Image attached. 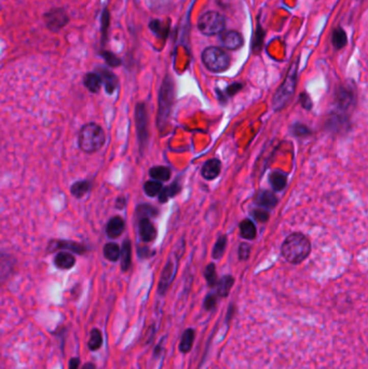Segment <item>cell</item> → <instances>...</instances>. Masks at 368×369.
<instances>
[{
	"label": "cell",
	"mask_w": 368,
	"mask_h": 369,
	"mask_svg": "<svg viewBox=\"0 0 368 369\" xmlns=\"http://www.w3.org/2000/svg\"><path fill=\"white\" fill-rule=\"evenodd\" d=\"M282 255L288 263L297 265L308 258L311 251L309 239L302 233L295 232L290 235L282 244Z\"/></svg>",
	"instance_id": "6da1fadb"
},
{
	"label": "cell",
	"mask_w": 368,
	"mask_h": 369,
	"mask_svg": "<svg viewBox=\"0 0 368 369\" xmlns=\"http://www.w3.org/2000/svg\"><path fill=\"white\" fill-rule=\"evenodd\" d=\"M298 63L299 60L294 61L293 64L290 66L288 73L285 77L283 83L278 89L272 98V106L275 111H279L287 105L291 101L294 93H295L296 86H297V79H298Z\"/></svg>",
	"instance_id": "7a4b0ae2"
},
{
	"label": "cell",
	"mask_w": 368,
	"mask_h": 369,
	"mask_svg": "<svg viewBox=\"0 0 368 369\" xmlns=\"http://www.w3.org/2000/svg\"><path fill=\"white\" fill-rule=\"evenodd\" d=\"M105 132L97 123L85 124L79 133V146L87 154H94L104 146Z\"/></svg>",
	"instance_id": "3957f363"
},
{
	"label": "cell",
	"mask_w": 368,
	"mask_h": 369,
	"mask_svg": "<svg viewBox=\"0 0 368 369\" xmlns=\"http://www.w3.org/2000/svg\"><path fill=\"white\" fill-rule=\"evenodd\" d=\"M174 102V82L171 76L164 78L159 96V111H158V127L162 130L167 125L172 106Z\"/></svg>",
	"instance_id": "277c9868"
},
{
	"label": "cell",
	"mask_w": 368,
	"mask_h": 369,
	"mask_svg": "<svg viewBox=\"0 0 368 369\" xmlns=\"http://www.w3.org/2000/svg\"><path fill=\"white\" fill-rule=\"evenodd\" d=\"M202 62L205 67L213 73H222L230 65L228 53L218 47L206 48L202 53Z\"/></svg>",
	"instance_id": "5b68a950"
},
{
	"label": "cell",
	"mask_w": 368,
	"mask_h": 369,
	"mask_svg": "<svg viewBox=\"0 0 368 369\" xmlns=\"http://www.w3.org/2000/svg\"><path fill=\"white\" fill-rule=\"evenodd\" d=\"M226 27L225 17L216 11H207L198 20L199 31L207 36H214L223 33Z\"/></svg>",
	"instance_id": "8992f818"
},
{
	"label": "cell",
	"mask_w": 368,
	"mask_h": 369,
	"mask_svg": "<svg viewBox=\"0 0 368 369\" xmlns=\"http://www.w3.org/2000/svg\"><path fill=\"white\" fill-rule=\"evenodd\" d=\"M135 123H136V132L137 138L141 151H143L146 147L147 140H148V115L144 103H139L135 107Z\"/></svg>",
	"instance_id": "52a82bcc"
},
{
	"label": "cell",
	"mask_w": 368,
	"mask_h": 369,
	"mask_svg": "<svg viewBox=\"0 0 368 369\" xmlns=\"http://www.w3.org/2000/svg\"><path fill=\"white\" fill-rule=\"evenodd\" d=\"M43 20L50 31L58 32L68 23L69 17L64 9L57 8L45 13L43 15Z\"/></svg>",
	"instance_id": "ba28073f"
},
{
	"label": "cell",
	"mask_w": 368,
	"mask_h": 369,
	"mask_svg": "<svg viewBox=\"0 0 368 369\" xmlns=\"http://www.w3.org/2000/svg\"><path fill=\"white\" fill-rule=\"evenodd\" d=\"M176 270H177V260L176 262H173V260L170 259L168 264L165 265V267L163 268L162 273H161L159 287H158V291H159L160 295H164L168 292L170 285L172 284V282L174 280V277H175Z\"/></svg>",
	"instance_id": "9c48e42d"
},
{
	"label": "cell",
	"mask_w": 368,
	"mask_h": 369,
	"mask_svg": "<svg viewBox=\"0 0 368 369\" xmlns=\"http://www.w3.org/2000/svg\"><path fill=\"white\" fill-rule=\"evenodd\" d=\"M16 260L10 255L0 251V284L6 283L15 271Z\"/></svg>",
	"instance_id": "30bf717a"
},
{
	"label": "cell",
	"mask_w": 368,
	"mask_h": 369,
	"mask_svg": "<svg viewBox=\"0 0 368 369\" xmlns=\"http://www.w3.org/2000/svg\"><path fill=\"white\" fill-rule=\"evenodd\" d=\"M220 43L222 46L228 50H238L243 46V37L240 33L234 32V31H229L226 33H223L220 36Z\"/></svg>",
	"instance_id": "8fae6325"
},
{
	"label": "cell",
	"mask_w": 368,
	"mask_h": 369,
	"mask_svg": "<svg viewBox=\"0 0 368 369\" xmlns=\"http://www.w3.org/2000/svg\"><path fill=\"white\" fill-rule=\"evenodd\" d=\"M353 101H354V94L350 88L341 87L339 89V91L336 96L337 107L339 108V110H341V111L348 110L349 108L351 107Z\"/></svg>",
	"instance_id": "7c38bea8"
},
{
	"label": "cell",
	"mask_w": 368,
	"mask_h": 369,
	"mask_svg": "<svg viewBox=\"0 0 368 369\" xmlns=\"http://www.w3.org/2000/svg\"><path fill=\"white\" fill-rule=\"evenodd\" d=\"M140 237L143 242L149 243L152 242L157 237V230H155L153 223L148 218H142L139 222Z\"/></svg>",
	"instance_id": "4fadbf2b"
},
{
	"label": "cell",
	"mask_w": 368,
	"mask_h": 369,
	"mask_svg": "<svg viewBox=\"0 0 368 369\" xmlns=\"http://www.w3.org/2000/svg\"><path fill=\"white\" fill-rule=\"evenodd\" d=\"M220 169H222L220 161L218 159H211L203 164L201 174L207 181H212V179H215L219 175Z\"/></svg>",
	"instance_id": "5bb4252c"
},
{
	"label": "cell",
	"mask_w": 368,
	"mask_h": 369,
	"mask_svg": "<svg viewBox=\"0 0 368 369\" xmlns=\"http://www.w3.org/2000/svg\"><path fill=\"white\" fill-rule=\"evenodd\" d=\"M124 228H125L124 220L120 217V216H115V217H113L108 221L106 233L109 238L116 239L122 235Z\"/></svg>",
	"instance_id": "9a60e30c"
},
{
	"label": "cell",
	"mask_w": 368,
	"mask_h": 369,
	"mask_svg": "<svg viewBox=\"0 0 368 369\" xmlns=\"http://www.w3.org/2000/svg\"><path fill=\"white\" fill-rule=\"evenodd\" d=\"M255 203L257 205L261 206V208H264L265 210L273 209L274 206L278 204V197L275 196L274 193H272L268 190H265V191H260L259 193H257Z\"/></svg>",
	"instance_id": "2e32d148"
},
{
	"label": "cell",
	"mask_w": 368,
	"mask_h": 369,
	"mask_svg": "<svg viewBox=\"0 0 368 369\" xmlns=\"http://www.w3.org/2000/svg\"><path fill=\"white\" fill-rule=\"evenodd\" d=\"M53 245H54L52 246L53 249L57 248L68 249L70 250V253H75L79 255H84L87 251V247L84 244H80V243L72 241H55L53 243Z\"/></svg>",
	"instance_id": "e0dca14e"
},
{
	"label": "cell",
	"mask_w": 368,
	"mask_h": 369,
	"mask_svg": "<svg viewBox=\"0 0 368 369\" xmlns=\"http://www.w3.org/2000/svg\"><path fill=\"white\" fill-rule=\"evenodd\" d=\"M54 264L59 269L68 270L76 264V258L68 251H59L54 258Z\"/></svg>",
	"instance_id": "ac0fdd59"
},
{
	"label": "cell",
	"mask_w": 368,
	"mask_h": 369,
	"mask_svg": "<svg viewBox=\"0 0 368 369\" xmlns=\"http://www.w3.org/2000/svg\"><path fill=\"white\" fill-rule=\"evenodd\" d=\"M100 79L105 84V90L108 94H113L118 87V78L108 69H100Z\"/></svg>",
	"instance_id": "d6986e66"
},
{
	"label": "cell",
	"mask_w": 368,
	"mask_h": 369,
	"mask_svg": "<svg viewBox=\"0 0 368 369\" xmlns=\"http://www.w3.org/2000/svg\"><path fill=\"white\" fill-rule=\"evenodd\" d=\"M269 183L274 191H282L286 187L287 175L282 171H273L269 176Z\"/></svg>",
	"instance_id": "ffe728a7"
},
{
	"label": "cell",
	"mask_w": 368,
	"mask_h": 369,
	"mask_svg": "<svg viewBox=\"0 0 368 369\" xmlns=\"http://www.w3.org/2000/svg\"><path fill=\"white\" fill-rule=\"evenodd\" d=\"M120 258H121V269L122 271L126 272L131 267L132 262V244L130 240H125L122 244V248L120 249Z\"/></svg>",
	"instance_id": "44dd1931"
},
{
	"label": "cell",
	"mask_w": 368,
	"mask_h": 369,
	"mask_svg": "<svg viewBox=\"0 0 368 369\" xmlns=\"http://www.w3.org/2000/svg\"><path fill=\"white\" fill-rule=\"evenodd\" d=\"M181 189V185L179 183V181H175L174 183H172V185H170L167 188H162V190L159 193V201L161 203H165L170 197L175 196Z\"/></svg>",
	"instance_id": "7402d4cb"
},
{
	"label": "cell",
	"mask_w": 368,
	"mask_h": 369,
	"mask_svg": "<svg viewBox=\"0 0 368 369\" xmlns=\"http://www.w3.org/2000/svg\"><path fill=\"white\" fill-rule=\"evenodd\" d=\"M84 82H85L86 88L92 93H97L100 90V87H102V84H103L100 76L96 73L87 74L85 77Z\"/></svg>",
	"instance_id": "603a6c76"
},
{
	"label": "cell",
	"mask_w": 368,
	"mask_h": 369,
	"mask_svg": "<svg viewBox=\"0 0 368 369\" xmlns=\"http://www.w3.org/2000/svg\"><path fill=\"white\" fill-rule=\"evenodd\" d=\"M234 284V278L231 275H225L217 281V294L220 297H227Z\"/></svg>",
	"instance_id": "cb8c5ba5"
},
{
	"label": "cell",
	"mask_w": 368,
	"mask_h": 369,
	"mask_svg": "<svg viewBox=\"0 0 368 369\" xmlns=\"http://www.w3.org/2000/svg\"><path fill=\"white\" fill-rule=\"evenodd\" d=\"M332 43H333V47L336 50H340L347 46L348 36H347L345 30H343L341 27H337V29H335L333 31Z\"/></svg>",
	"instance_id": "d4e9b609"
},
{
	"label": "cell",
	"mask_w": 368,
	"mask_h": 369,
	"mask_svg": "<svg viewBox=\"0 0 368 369\" xmlns=\"http://www.w3.org/2000/svg\"><path fill=\"white\" fill-rule=\"evenodd\" d=\"M240 235L246 240H254L256 238L257 231L255 223L251 219H244L240 223Z\"/></svg>",
	"instance_id": "484cf974"
},
{
	"label": "cell",
	"mask_w": 368,
	"mask_h": 369,
	"mask_svg": "<svg viewBox=\"0 0 368 369\" xmlns=\"http://www.w3.org/2000/svg\"><path fill=\"white\" fill-rule=\"evenodd\" d=\"M193 341H195V330L189 328L185 330L182 334L179 344V351L182 353H188L193 346Z\"/></svg>",
	"instance_id": "4316f807"
},
{
	"label": "cell",
	"mask_w": 368,
	"mask_h": 369,
	"mask_svg": "<svg viewBox=\"0 0 368 369\" xmlns=\"http://www.w3.org/2000/svg\"><path fill=\"white\" fill-rule=\"evenodd\" d=\"M264 39H265V31L262 30V27L259 23V17H258V20H257V29L252 43V49L254 53L258 54L261 51L264 47Z\"/></svg>",
	"instance_id": "83f0119b"
},
{
	"label": "cell",
	"mask_w": 368,
	"mask_h": 369,
	"mask_svg": "<svg viewBox=\"0 0 368 369\" xmlns=\"http://www.w3.org/2000/svg\"><path fill=\"white\" fill-rule=\"evenodd\" d=\"M103 334L97 328H93L90 332V339L88 343V348L90 351H97L103 346Z\"/></svg>",
	"instance_id": "f1b7e54d"
},
{
	"label": "cell",
	"mask_w": 368,
	"mask_h": 369,
	"mask_svg": "<svg viewBox=\"0 0 368 369\" xmlns=\"http://www.w3.org/2000/svg\"><path fill=\"white\" fill-rule=\"evenodd\" d=\"M149 175L157 182H167L171 177V169L167 166H153L149 171Z\"/></svg>",
	"instance_id": "f546056e"
},
{
	"label": "cell",
	"mask_w": 368,
	"mask_h": 369,
	"mask_svg": "<svg viewBox=\"0 0 368 369\" xmlns=\"http://www.w3.org/2000/svg\"><path fill=\"white\" fill-rule=\"evenodd\" d=\"M150 30L158 36V37L165 39L169 36L170 33V26L168 24H163L159 20H153L149 24Z\"/></svg>",
	"instance_id": "4dcf8cb0"
},
{
	"label": "cell",
	"mask_w": 368,
	"mask_h": 369,
	"mask_svg": "<svg viewBox=\"0 0 368 369\" xmlns=\"http://www.w3.org/2000/svg\"><path fill=\"white\" fill-rule=\"evenodd\" d=\"M104 256L109 262H117L120 258V247L116 243H107L103 249Z\"/></svg>",
	"instance_id": "1f68e13d"
},
{
	"label": "cell",
	"mask_w": 368,
	"mask_h": 369,
	"mask_svg": "<svg viewBox=\"0 0 368 369\" xmlns=\"http://www.w3.org/2000/svg\"><path fill=\"white\" fill-rule=\"evenodd\" d=\"M90 189V183L87 181H80L73 184L70 188V192L73 196L76 197H82L84 196Z\"/></svg>",
	"instance_id": "d6a6232c"
},
{
	"label": "cell",
	"mask_w": 368,
	"mask_h": 369,
	"mask_svg": "<svg viewBox=\"0 0 368 369\" xmlns=\"http://www.w3.org/2000/svg\"><path fill=\"white\" fill-rule=\"evenodd\" d=\"M226 247H227V237L226 236L219 237L217 242L215 243L213 250H212V257L214 259H219L224 255Z\"/></svg>",
	"instance_id": "836d02e7"
},
{
	"label": "cell",
	"mask_w": 368,
	"mask_h": 369,
	"mask_svg": "<svg viewBox=\"0 0 368 369\" xmlns=\"http://www.w3.org/2000/svg\"><path fill=\"white\" fill-rule=\"evenodd\" d=\"M136 214L137 216H139V218L142 219V218H153L155 217V216L158 215V210L152 208V206L150 205H147V204H142L140 205L139 208H137V211H136Z\"/></svg>",
	"instance_id": "e575fe53"
},
{
	"label": "cell",
	"mask_w": 368,
	"mask_h": 369,
	"mask_svg": "<svg viewBox=\"0 0 368 369\" xmlns=\"http://www.w3.org/2000/svg\"><path fill=\"white\" fill-rule=\"evenodd\" d=\"M162 184L161 182H157V181H149L146 182L144 185V190L146 192V194L148 196H155L159 195L160 191L162 190Z\"/></svg>",
	"instance_id": "d590c367"
},
{
	"label": "cell",
	"mask_w": 368,
	"mask_h": 369,
	"mask_svg": "<svg viewBox=\"0 0 368 369\" xmlns=\"http://www.w3.org/2000/svg\"><path fill=\"white\" fill-rule=\"evenodd\" d=\"M204 276L208 286L213 287L217 284V273H216V267L214 264H209L204 270Z\"/></svg>",
	"instance_id": "8d00e7d4"
},
{
	"label": "cell",
	"mask_w": 368,
	"mask_h": 369,
	"mask_svg": "<svg viewBox=\"0 0 368 369\" xmlns=\"http://www.w3.org/2000/svg\"><path fill=\"white\" fill-rule=\"evenodd\" d=\"M251 251H252V247L248 245L247 243H241L240 246H239V249H238L239 259L242 260V262H244V260H247L248 258H250Z\"/></svg>",
	"instance_id": "74e56055"
},
{
	"label": "cell",
	"mask_w": 368,
	"mask_h": 369,
	"mask_svg": "<svg viewBox=\"0 0 368 369\" xmlns=\"http://www.w3.org/2000/svg\"><path fill=\"white\" fill-rule=\"evenodd\" d=\"M253 216L259 222H265L269 219V213L267 210H256L253 212Z\"/></svg>",
	"instance_id": "f35d334b"
},
{
	"label": "cell",
	"mask_w": 368,
	"mask_h": 369,
	"mask_svg": "<svg viewBox=\"0 0 368 369\" xmlns=\"http://www.w3.org/2000/svg\"><path fill=\"white\" fill-rule=\"evenodd\" d=\"M293 132L296 136H307L308 134H310V130L303 124H295L293 128Z\"/></svg>",
	"instance_id": "ab89813d"
},
{
	"label": "cell",
	"mask_w": 368,
	"mask_h": 369,
	"mask_svg": "<svg viewBox=\"0 0 368 369\" xmlns=\"http://www.w3.org/2000/svg\"><path fill=\"white\" fill-rule=\"evenodd\" d=\"M103 55H104L106 62L108 63V65H110V66L116 67V66H119V65L121 64L120 59H118L116 55H114L113 53H107V52H105L103 54Z\"/></svg>",
	"instance_id": "60d3db41"
},
{
	"label": "cell",
	"mask_w": 368,
	"mask_h": 369,
	"mask_svg": "<svg viewBox=\"0 0 368 369\" xmlns=\"http://www.w3.org/2000/svg\"><path fill=\"white\" fill-rule=\"evenodd\" d=\"M216 303H217V297H216V295L211 294V295H208L206 297L205 300H204V308L206 310H208V311L209 310H213L216 307Z\"/></svg>",
	"instance_id": "b9f144b4"
},
{
	"label": "cell",
	"mask_w": 368,
	"mask_h": 369,
	"mask_svg": "<svg viewBox=\"0 0 368 369\" xmlns=\"http://www.w3.org/2000/svg\"><path fill=\"white\" fill-rule=\"evenodd\" d=\"M243 88V84L242 83H239V82H234L232 84H230L227 89H226V95L228 97H231L233 95H235L240 90Z\"/></svg>",
	"instance_id": "7bdbcfd3"
},
{
	"label": "cell",
	"mask_w": 368,
	"mask_h": 369,
	"mask_svg": "<svg viewBox=\"0 0 368 369\" xmlns=\"http://www.w3.org/2000/svg\"><path fill=\"white\" fill-rule=\"evenodd\" d=\"M299 101H300V105H301L303 108H305V109L310 110L311 108H312V101H311L310 96H309L307 93H305V92L301 93V94H300Z\"/></svg>",
	"instance_id": "ee69618b"
},
{
	"label": "cell",
	"mask_w": 368,
	"mask_h": 369,
	"mask_svg": "<svg viewBox=\"0 0 368 369\" xmlns=\"http://www.w3.org/2000/svg\"><path fill=\"white\" fill-rule=\"evenodd\" d=\"M79 365H80V358L79 357H72V358H70V361H69L68 369H79Z\"/></svg>",
	"instance_id": "f6af8a7d"
},
{
	"label": "cell",
	"mask_w": 368,
	"mask_h": 369,
	"mask_svg": "<svg viewBox=\"0 0 368 369\" xmlns=\"http://www.w3.org/2000/svg\"><path fill=\"white\" fill-rule=\"evenodd\" d=\"M124 206H125V199H124V197L123 196L118 197L117 203H116V208L117 209H123Z\"/></svg>",
	"instance_id": "bcb514c9"
},
{
	"label": "cell",
	"mask_w": 368,
	"mask_h": 369,
	"mask_svg": "<svg viewBox=\"0 0 368 369\" xmlns=\"http://www.w3.org/2000/svg\"><path fill=\"white\" fill-rule=\"evenodd\" d=\"M139 254L142 256V257H148V256H150L151 255V251H149V249L148 248H147V247H145L143 250L142 249H140L139 250Z\"/></svg>",
	"instance_id": "7dc6e473"
},
{
	"label": "cell",
	"mask_w": 368,
	"mask_h": 369,
	"mask_svg": "<svg viewBox=\"0 0 368 369\" xmlns=\"http://www.w3.org/2000/svg\"><path fill=\"white\" fill-rule=\"evenodd\" d=\"M95 368L96 367H95V365L93 363H87V364H85L84 366H82L81 369H95Z\"/></svg>",
	"instance_id": "c3c4849f"
}]
</instances>
